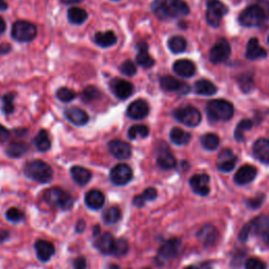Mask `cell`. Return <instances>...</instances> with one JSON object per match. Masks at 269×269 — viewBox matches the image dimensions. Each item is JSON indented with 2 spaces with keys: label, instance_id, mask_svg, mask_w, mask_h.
<instances>
[{
  "label": "cell",
  "instance_id": "obj_47",
  "mask_svg": "<svg viewBox=\"0 0 269 269\" xmlns=\"http://www.w3.org/2000/svg\"><path fill=\"white\" fill-rule=\"evenodd\" d=\"M128 251V244L124 239H118L115 242V249L114 253L117 256H122L126 254Z\"/></svg>",
  "mask_w": 269,
  "mask_h": 269
},
{
  "label": "cell",
  "instance_id": "obj_59",
  "mask_svg": "<svg viewBox=\"0 0 269 269\" xmlns=\"http://www.w3.org/2000/svg\"><path fill=\"white\" fill-rule=\"evenodd\" d=\"M7 232H2V234H0V243L4 242V240L7 238Z\"/></svg>",
  "mask_w": 269,
  "mask_h": 269
},
{
  "label": "cell",
  "instance_id": "obj_19",
  "mask_svg": "<svg viewBox=\"0 0 269 269\" xmlns=\"http://www.w3.org/2000/svg\"><path fill=\"white\" fill-rule=\"evenodd\" d=\"M252 153L255 159L264 164H269V139L260 138L253 143Z\"/></svg>",
  "mask_w": 269,
  "mask_h": 269
},
{
  "label": "cell",
  "instance_id": "obj_46",
  "mask_svg": "<svg viewBox=\"0 0 269 269\" xmlns=\"http://www.w3.org/2000/svg\"><path fill=\"white\" fill-rule=\"evenodd\" d=\"M6 217L10 222L17 223V222L22 221V220L24 219V214L20 210L16 209V207H13V209H10L6 213Z\"/></svg>",
  "mask_w": 269,
  "mask_h": 269
},
{
  "label": "cell",
  "instance_id": "obj_54",
  "mask_svg": "<svg viewBox=\"0 0 269 269\" xmlns=\"http://www.w3.org/2000/svg\"><path fill=\"white\" fill-rule=\"evenodd\" d=\"M262 204V199H256V200H250L249 201V206L250 207H253V209H254V207H258V206H260Z\"/></svg>",
  "mask_w": 269,
  "mask_h": 269
},
{
  "label": "cell",
  "instance_id": "obj_20",
  "mask_svg": "<svg viewBox=\"0 0 269 269\" xmlns=\"http://www.w3.org/2000/svg\"><path fill=\"white\" fill-rule=\"evenodd\" d=\"M173 70L178 76L183 77V78H189L195 74L197 68H195L194 63L191 60L181 59V60H177L174 63Z\"/></svg>",
  "mask_w": 269,
  "mask_h": 269
},
{
  "label": "cell",
  "instance_id": "obj_53",
  "mask_svg": "<svg viewBox=\"0 0 269 269\" xmlns=\"http://www.w3.org/2000/svg\"><path fill=\"white\" fill-rule=\"evenodd\" d=\"M11 51L10 44H0V54H7Z\"/></svg>",
  "mask_w": 269,
  "mask_h": 269
},
{
  "label": "cell",
  "instance_id": "obj_45",
  "mask_svg": "<svg viewBox=\"0 0 269 269\" xmlns=\"http://www.w3.org/2000/svg\"><path fill=\"white\" fill-rule=\"evenodd\" d=\"M100 96V92L98 91L95 87H88L82 92V100L84 102H93L94 100H97V98Z\"/></svg>",
  "mask_w": 269,
  "mask_h": 269
},
{
  "label": "cell",
  "instance_id": "obj_56",
  "mask_svg": "<svg viewBox=\"0 0 269 269\" xmlns=\"http://www.w3.org/2000/svg\"><path fill=\"white\" fill-rule=\"evenodd\" d=\"M61 2L65 5H76L83 2V0H61Z\"/></svg>",
  "mask_w": 269,
  "mask_h": 269
},
{
  "label": "cell",
  "instance_id": "obj_51",
  "mask_svg": "<svg viewBox=\"0 0 269 269\" xmlns=\"http://www.w3.org/2000/svg\"><path fill=\"white\" fill-rule=\"evenodd\" d=\"M74 269H87V261L83 256H79L74 261Z\"/></svg>",
  "mask_w": 269,
  "mask_h": 269
},
{
  "label": "cell",
  "instance_id": "obj_55",
  "mask_svg": "<svg viewBox=\"0 0 269 269\" xmlns=\"http://www.w3.org/2000/svg\"><path fill=\"white\" fill-rule=\"evenodd\" d=\"M6 29H7V23L3 17H0V35L5 33Z\"/></svg>",
  "mask_w": 269,
  "mask_h": 269
},
{
  "label": "cell",
  "instance_id": "obj_29",
  "mask_svg": "<svg viewBox=\"0 0 269 269\" xmlns=\"http://www.w3.org/2000/svg\"><path fill=\"white\" fill-rule=\"evenodd\" d=\"M267 56V52L262 47L256 38H251L246 46V58L249 60L262 59Z\"/></svg>",
  "mask_w": 269,
  "mask_h": 269
},
{
  "label": "cell",
  "instance_id": "obj_16",
  "mask_svg": "<svg viewBox=\"0 0 269 269\" xmlns=\"http://www.w3.org/2000/svg\"><path fill=\"white\" fill-rule=\"evenodd\" d=\"M161 88L166 92H176L179 94H187L189 87L186 83H183L173 76H163L160 79Z\"/></svg>",
  "mask_w": 269,
  "mask_h": 269
},
{
  "label": "cell",
  "instance_id": "obj_62",
  "mask_svg": "<svg viewBox=\"0 0 269 269\" xmlns=\"http://www.w3.org/2000/svg\"><path fill=\"white\" fill-rule=\"evenodd\" d=\"M267 42H268V44H269V36H268V40H267Z\"/></svg>",
  "mask_w": 269,
  "mask_h": 269
},
{
  "label": "cell",
  "instance_id": "obj_11",
  "mask_svg": "<svg viewBox=\"0 0 269 269\" xmlns=\"http://www.w3.org/2000/svg\"><path fill=\"white\" fill-rule=\"evenodd\" d=\"M231 54V47L227 40L221 39L218 41L210 52V60L214 64L222 63L229 58Z\"/></svg>",
  "mask_w": 269,
  "mask_h": 269
},
{
  "label": "cell",
  "instance_id": "obj_30",
  "mask_svg": "<svg viewBox=\"0 0 269 269\" xmlns=\"http://www.w3.org/2000/svg\"><path fill=\"white\" fill-rule=\"evenodd\" d=\"M71 175L73 180H74L80 186L87 185L92 179V173L89 169L84 168L82 166H73L71 168Z\"/></svg>",
  "mask_w": 269,
  "mask_h": 269
},
{
  "label": "cell",
  "instance_id": "obj_60",
  "mask_svg": "<svg viewBox=\"0 0 269 269\" xmlns=\"http://www.w3.org/2000/svg\"><path fill=\"white\" fill-rule=\"evenodd\" d=\"M107 269H121L118 265H115V264H112V265H109L107 267Z\"/></svg>",
  "mask_w": 269,
  "mask_h": 269
},
{
  "label": "cell",
  "instance_id": "obj_3",
  "mask_svg": "<svg viewBox=\"0 0 269 269\" xmlns=\"http://www.w3.org/2000/svg\"><path fill=\"white\" fill-rule=\"evenodd\" d=\"M206 113L209 120L212 122L228 121L232 118L235 108L232 103L223 99H215L207 103Z\"/></svg>",
  "mask_w": 269,
  "mask_h": 269
},
{
  "label": "cell",
  "instance_id": "obj_33",
  "mask_svg": "<svg viewBox=\"0 0 269 269\" xmlns=\"http://www.w3.org/2000/svg\"><path fill=\"white\" fill-rule=\"evenodd\" d=\"M169 137L172 142L176 145H186L190 139H191V134L185 130H183L180 127H174L170 130Z\"/></svg>",
  "mask_w": 269,
  "mask_h": 269
},
{
  "label": "cell",
  "instance_id": "obj_24",
  "mask_svg": "<svg viewBox=\"0 0 269 269\" xmlns=\"http://www.w3.org/2000/svg\"><path fill=\"white\" fill-rule=\"evenodd\" d=\"M64 114H65V117L68 118V120L70 122H72L73 124H75L77 126L85 125L90 120L89 115L85 113L83 109H81L79 107H75V106L66 108Z\"/></svg>",
  "mask_w": 269,
  "mask_h": 269
},
{
  "label": "cell",
  "instance_id": "obj_49",
  "mask_svg": "<svg viewBox=\"0 0 269 269\" xmlns=\"http://www.w3.org/2000/svg\"><path fill=\"white\" fill-rule=\"evenodd\" d=\"M245 268L246 269H267V266L262 260L258 258H250L246 261Z\"/></svg>",
  "mask_w": 269,
  "mask_h": 269
},
{
  "label": "cell",
  "instance_id": "obj_40",
  "mask_svg": "<svg viewBox=\"0 0 269 269\" xmlns=\"http://www.w3.org/2000/svg\"><path fill=\"white\" fill-rule=\"evenodd\" d=\"M149 134H150L149 127L142 124H137V125L131 126L127 132V136L130 140H136L138 137L146 138V137H149Z\"/></svg>",
  "mask_w": 269,
  "mask_h": 269
},
{
  "label": "cell",
  "instance_id": "obj_21",
  "mask_svg": "<svg viewBox=\"0 0 269 269\" xmlns=\"http://www.w3.org/2000/svg\"><path fill=\"white\" fill-rule=\"evenodd\" d=\"M113 93L121 100H125L133 93V85L123 79H116L112 83Z\"/></svg>",
  "mask_w": 269,
  "mask_h": 269
},
{
  "label": "cell",
  "instance_id": "obj_8",
  "mask_svg": "<svg viewBox=\"0 0 269 269\" xmlns=\"http://www.w3.org/2000/svg\"><path fill=\"white\" fill-rule=\"evenodd\" d=\"M174 116L182 124L189 127L198 126L202 120L200 111L193 106L180 107L174 112Z\"/></svg>",
  "mask_w": 269,
  "mask_h": 269
},
{
  "label": "cell",
  "instance_id": "obj_37",
  "mask_svg": "<svg viewBox=\"0 0 269 269\" xmlns=\"http://www.w3.org/2000/svg\"><path fill=\"white\" fill-rule=\"evenodd\" d=\"M68 18L73 24H82L88 18V13L80 8H71L68 11Z\"/></svg>",
  "mask_w": 269,
  "mask_h": 269
},
{
  "label": "cell",
  "instance_id": "obj_22",
  "mask_svg": "<svg viewBox=\"0 0 269 269\" xmlns=\"http://www.w3.org/2000/svg\"><path fill=\"white\" fill-rule=\"evenodd\" d=\"M256 168L252 165L246 164L238 169L235 175V182L238 185H246L252 182L256 177Z\"/></svg>",
  "mask_w": 269,
  "mask_h": 269
},
{
  "label": "cell",
  "instance_id": "obj_44",
  "mask_svg": "<svg viewBox=\"0 0 269 269\" xmlns=\"http://www.w3.org/2000/svg\"><path fill=\"white\" fill-rule=\"evenodd\" d=\"M56 96L60 101L71 102L72 100H74L76 98V93L69 88H60L57 91Z\"/></svg>",
  "mask_w": 269,
  "mask_h": 269
},
{
  "label": "cell",
  "instance_id": "obj_6",
  "mask_svg": "<svg viewBox=\"0 0 269 269\" xmlns=\"http://www.w3.org/2000/svg\"><path fill=\"white\" fill-rule=\"evenodd\" d=\"M11 34L12 37L18 42H30L37 35V29H36V26L32 22L18 20L12 27Z\"/></svg>",
  "mask_w": 269,
  "mask_h": 269
},
{
  "label": "cell",
  "instance_id": "obj_5",
  "mask_svg": "<svg viewBox=\"0 0 269 269\" xmlns=\"http://www.w3.org/2000/svg\"><path fill=\"white\" fill-rule=\"evenodd\" d=\"M43 197L48 205L62 211L71 210L73 207V204H74L71 194L60 187L48 188L44 192Z\"/></svg>",
  "mask_w": 269,
  "mask_h": 269
},
{
  "label": "cell",
  "instance_id": "obj_27",
  "mask_svg": "<svg viewBox=\"0 0 269 269\" xmlns=\"http://www.w3.org/2000/svg\"><path fill=\"white\" fill-rule=\"evenodd\" d=\"M137 63L144 68V69H151L155 64L154 58L149 54V45L144 41H140L138 43V55H137Z\"/></svg>",
  "mask_w": 269,
  "mask_h": 269
},
{
  "label": "cell",
  "instance_id": "obj_36",
  "mask_svg": "<svg viewBox=\"0 0 269 269\" xmlns=\"http://www.w3.org/2000/svg\"><path fill=\"white\" fill-rule=\"evenodd\" d=\"M156 198H157V190L153 187H150V188H146L141 194L136 195V197H134L132 200V203L134 206H137V207H143L146 202L153 201Z\"/></svg>",
  "mask_w": 269,
  "mask_h": 269
},
{
  "label": "cell",
  "instance_id": "obj_50",
  "mask_svg": "<svg viewBox=\"0 0 269 269\" xmlns=\"http://www.w3.org/2000/svg\"><path fill=\"white\" fill-rule=\"evenodd\" d=\"M239 83H240V87L242 89L243 92H249L252 88L253 85V78L252 76H243L240 80H239Z\"/></svg>",
  "mask_w": 269,
  "mask_h": 269
},
{
  "label": "cell",
  "instance_id": "obj_10",
  "mask_svg": "<svg viewBox=\"0 0 269 269\" xmlns=\"http://www.w3.org/2000/svg\"><path fill=\"white\" fill-rule=\"evenodd\" d=\"M109 178L115 185H126L132 179V169L124 163H120L114 166L109 173Z\"/></svg>",
  "mask_w": 269,
  "mask_h": 269
},
{
  "label": "cell",
  "instance_id": "obj_25",
  "mask_svg": "<svg viewBox=\"0 0 269 269\" xmlns=\"http://www.w3.org/2000/svg\"><path fill=\"white\" fill-rule=\"evenodd\" d=\"M198 239L204 246L209 247L217 243L219 239V232L215 226L205 225L198 232Z\"/></svg>",
  "mask_w": 269,
  "mask_h": 269
},
{
  "label": "cell",
  "instance_id": "obj_64",
  "mask_svg": "<svg viewBox=\"0 0 269 269\" xmlns=\"http://www.w3.org/2000/svg\"><path fill=\"white\" fill-rule=\"evenodd\" d=\"M114 2H118V0H114Z\"/></svg>",
  "mask_w": 269,
  "mask_h": 269
},
{
  "label": "cell",
  "instance_id": "obj_1",
  "mask_svg": "<svg viewBox=\"0 0 269 269\" xmlns=\"http://www.w3.org/2000/svg\"><path fill=\"white\" fill-rule=\"evenodd\" d=\"M269 18V2L258 0V4L251 5L242 11L239 21L244 27L255 28L260 27Z\"/></svg>",
  "mask_w": 269,
  "mask_h": 269
},
{
  "label": "cell",
  "instance_id": "obj_32",
  "mask_svg": "<svg viewBox=\"0 0 269 269\" xmlns=\"http://www.w3.org/2000/svg\"><path fill=\"white\" fill-rule=\"evenodd\" d=\"M95 42L101 47L113 46L117 42V36L112 31H107L104 33L98 32L95 35Z\"/></svg>",
  "mask_w": 269,
  "mask_h": 269
},
{
  "label": "cell",
  "instance_id": "obj_23",
  "mask_svg": "<svg viewBox=\"0 0 269 269\" xmlns=\"http://www.w3.org/2000/svg\"><path fill=\"white\" fill-rule=\"evenodd\" d=\"M35 250L37 258L41 262H47L55 253V247L51 242L45 240H38L35 243Z\"/></svg>",
  "mask_w": 269,
  "mask_h": 269
},
{
  "label": "cell",
  "instance_id": "obj_15",
  "mask_svg": "<svg viewBox=\"0 0 269 269\" xmlns=\"http://www.w3.org/2000/svg\"><path fill=\"white\" fill-rule=\"evenodd\" d=\"M157 163L162 169L165 170L173 169L177 164L174 155L170 153L168 146L165 143H162V146H159L158 148Z\"/></svg>",
  "mask_w": 269,
  "mask_h": 269
},
{
  "label": "cell",
  "instance_id": "obj_42",
  "mask_svg": "<svg viewBox=\"0 0 269 269\" xmlns=\"http://www.w3.org/2000/svg\"><path fill=\"white\" fill-rule=\"evenodd\" d=\"M102 218H103L104 223L112 225V224L117 223L119 220L121 219V212H120V210L118 209V207H116V206L109 207V209H107L103 213Z\"/></svg>",
  "mask_w": 269,
  "mask_h": 269
},
{
  "label": "cell",
  "instance_id": "obj_41",
  "mask_svg": "<svg viewBox=\"0 0 269 269\" xmlns=\"http://www.w3.org/2000/svg\"><path fill=\"white\" fill-rule=\"evenodd\" d=\"M252 125L253 123L250 119H244L240 121L235 129V139L238 142L244 141V133H245V131L249 130L252 127Z\"/></svg>",
  "mask_w": 269,
  "mask_h": 269
},
{
  "label": "cell",
  "instance_id": "obj_34",
  "mask_svg": "<svg viewBox=\"0 0 269 269\" xmlns=\"http://www.w3.org/2000/svg\"><path fill=\"white\" fill-rule=\"evenodd\" d=\"M34 143L39 152H47L51 149L50 134L45 130L41 129L34 139Z\"/></svg>",
  "mask_w": 269,
  "mask_h": 269
},
{
  "label": "cell",
  "instance_id": "obj_14",
  "mask_svg": "<svg viewBox=\"0 0 269 269\" xmlns=\"http://www.w3.org/2000/svg\"><path fill=\"white\" fill-rule=\"evenodd\" d=\"M189 184L193 192L195 194L202 195V197H205V195L209 194L211 191L210 177L206 174L193 175L189 180Z\"/></svg>",
  "mask_w": 269,
  "mask_h": 269
},
{
  "label": "cell",
  "instance_id": "obj_61",
  "mask_svg": "<svg viewBox=\"0 0 269 269\" xmlns=\"http://www.w3.org/2000/svg\"><path fill=\"white\" fill-rule=\"evenodd\" d=\"M184 269H198L197 267H194V266H187V267H185Z\"/></svg>",
  "mask_w": 269,
  "mask_h": 269
},
{
  "label": "cell",
  "instance_id": "obj_17",
  "mask_svg": "<svg viewBox=\"0 0 269 269\" xmlns=\"http://www.w3.org/2000/svg\"><path fill=\"white\" fill-rule=\"evenodd\" d=\"M108 150L111 154L119 159V160H126L131 155L130 145L122 140H113L108 143Z\"/></svg>",
  "mask_w": 269,
  "mask_h": 269
},
{
  "label": "cell",
  "instance_id": "obj_43",
  "mask_svg": "<svg viewBox=\"0 0 269 269\" xmlns=\"http://www.w3.org/2000/svg\"><path fill=\"white\" fill-rule=\"evenodd\" d=\"M15 93L6 94L3 98V111L6 115H10L15 111L14 100H15Z\"/></svg>",
  "mask_w": 269,
  "mask_h": 269
},
{
  "label": "cell",
  "instance_id": "obj_63",
  "mask_svg": "<svg viewBox=\"0 0 269 269\" xmlns=\"http://www.w3.org/2000/svg\"><path fill=\"white\" fill-rule=\"evenodd\" d=\"M143 269H151V268H143Z\"/></svg>",
  "mask_w": 269,
  "mask_h": 269
},
{
  "label": "cell",
  "instance_id": "obj_2",
  "mask_svg": "<svg viewBox=\"0 0 269 269\" xmlns=\"http://www.w3.org/2000/svg\"><path fill=\"white\" fill-rule=\"evenodd\" d=\"M154 14L159 18H177L189 14V8L184 0H155L152 5Z\"/></svg>",
  "mask_w": 269,
  "mask_h": 269
},
{
  "label": "cell",
  "instance_id": "obj_52",
  "mask_svg": "<svg viewBox=\"0 0 269 269\" xmlns=\"http://www.w3.org/2000/svg\"><path fill=\"white\" fill-rule=\"evenodd\" d=\"M10 137V131L7 127L0 124V143L7 141Z\"/></svg>",
  "mask_w": 269,
  "mask_h": 269
},
{
  "label": "cell",
  "instance_id": "obj_57",
  "mask_svg": "<svg viewBox=\"0 0 269 269\" xmlns=\"http://www.w3.org/2000/svg\"><path fill=\"white\" fill-rule=\"evenodd\" d=\"M8 9V5L6 0H0V11H6Z\"/></svg>",
  "mask_w": 269,
  "mask_h": 269
},
{
  "label": "cell",
  "instance_id": "obj_58",
  "mask_svg": "<svg viewBox=\"0 0 269 269\" xmlns=\"http://www.w3.org/2000/svg\"><path fill=\"white\" fill-rule=\"evenodd\" d=\"M262 239H263V241L267 244V245L269 246V231H267L265 235L262 236Z\"/></svg>",
  "mask_w": 269,
  "mask_h": 269
},
{
  "label": "cell",
  "instance_id": "obj_12",
  "mask_svg": "<svg viewBox=\"0 0 269 269\" xmlns=\"http://www.w3.org/2000/svg\"><path fill=\"white\" fill-rule=\"evenodd\" d=\"M181 246V241L179 239H172L165 242L158 251L157 261L163 264L169 260L174 259L179 252V248Z\"/></svg>",
  "mask_w": 269,
  "mask_h": 269
},
{
  "label": "cell",
  "instance_id": "obj_48",
  "mask_svg": "<svg viewBox=\"0 0 269 269\" xmlns=\"http://www.w3.org/2000/svg\"><path fill=\"white\" fill-rule=\"evenodd\" d=\"M120 72L125 76H133V75H136L137 68L131 60H126L121 64Z\"/></svg>",
  "mask_w": 269,
  "mask_h": 269
},
{
  "label": "cell",
  "instance_id": "obj_38",
  "mask_svg": "<svg viewBox=\"0 0 269 269\" xmlns=\"http://www.w3.org/2000/svg\"><path fill=\"white\" fill-rule=\"evenodd\" d=\"M187 42L182 36H174L168 40V47L174 54H181L186 50Z\"/></svg>",
  "mask_w": 269,
  "mask_h": 269
},
{
  "label": "cell",
  "instance_id": "obj_18",
  "mask_svg": "<svg viewBox=\"0 0 269 269\" xmlns=\"http://www.w3.org/2000/svg\"><path fill=\"white\" fill-rule=\"evenodd\" d=\"M150 113V106L145 100H134L127 107V116L133 120H142Z\"/></svg>",
  "mask_w": 269,
  "mask_h": 269
},
{
  "label": "cell",
  "instance_id": "obj_26",
  "mask_svg": "<svg viewBox=\"0 0 269 269\" xmlns=\"http://www.w3.org/2000/svg\"><path fill=\"white\" fill-rule=\"evenodd\" d=\"M115 242L116 240L114 239V237L109 232H105V234L97 238L95 246L103 254H112L114 253L115 249Z\"/></svg>",
  "mask_w": 269,
  "mask_h": 269
},
{
  "label": "cell",
  "instance_id": "obj_4",
  "mask_svg": "<svg viewBox=\"0 0 269 269\" xmlns=\"http://www.w3.org/2000/svg\"><path fill=\"white\" fill-rule=\"evenodd\" d=\"M26 176L38 183H48L53 179V169L41 160H34L24 166Z\"/></svg>",
  "mask_w": 269,
  "mask_h": 269
},
{
  "label": "cell",
  "instance_id": "obj_7",
  "mask_svg": "<svg viewBox=\"0 0 269 269\" xmlns=\"http://www.w3.org/2000/svg\"><path fill=\"white\" fill-rule=\"evenodd\" d=\"M267 231H269V217L260 216L243 227L240 234V239L242 241H246L250 235H258L262 237Z\"/></svg>",
  "mask_w": 269,
  "mask_h": 269
},
{
  "label": "cell",
  "instance_id": "obj_35",
  "mask_svg": "<svg viewBox=\"0 0 269 269\" xmlns=\"http://www.w3.org/2000/svg\"><path fill=\"white\" fill-rule=\"evenodd\" d=\"M29 151V145L26 142H12L7 149V155L11 158H19Z\"/></svg>",
  "mask_w": 269,
  "mask_h": 269
},
{
  "label": "cell",
  "instance_id": "obj_31",
  "mask_svg": "<svg viewBox=\"0 0 269 269\" xmlns=\"http://www.w3.org/2000/svg\"><path fill=\"white\" fill-rule=\"evenodd\" d=\"M193 90L195 94L202 96H213L218 92L216 85L206 79H201L195 82L193 85Z\"/></svg>",
  "mask_w": 269,
  "mask_h": 269
},
{
  "label": "cell",
  "instance_id": "obj_13",
  "mask_svg": "<svg viewBox=\"0 0 269 269\" xmlns=\"http://www.w3.org/2000/svg\"><path fill=\"white\" fill-rule=\"evenodd\" d=\"M238 159L231 150H223L218 156L217 167L222 173H229L235 168Z\"/></svg>",
  "mask_w": 269,
  "mask_h": 269
},
{
  "label": "cell",
  "instance_id": "obj_9",
  "mask_svg": "<svg viewBox=\"0 0 269 269\" xmlns=\"http://www.w3.org/2000/svg\"><path fill=\"white\" fill-rule=\"evenodd\" d=\"M228 9L225 5L219 0H212V2L207 6V13L206 19L211 27L218 28L221 23L222 18L227 14Z\"/></svg>",
  "mask_w": 269,
  "mask_h": 269
},
{
  "label": "cell",
  "instance_id": "obj_39",
  "mask_svg": "<svg viewBox=\"0 0 269 269\" xmlns=\"http://www.w3.org/2000/svg\"><path fill=\"white\" fill-rule=\"evenodd\" d=\"M201 144L206 151H216L220 145V138L216 133H205L201 138Z\"/></svg>",
  "mask_w": 269,
  "mask_h": 269
},
{
  "label": "cell",
  "instance_id": "obj_28",
  "mask_svg": "<svg viewBox=\"0 0 269 269\" xmlns=\"http://www.w3.org/2000/svg\"><path fill=\"white\" fill-rule=\"evenodd\" d=\"M104 201H105L104 194L98 189L89 190L84 197L85 204H87L89 209L94 210V211L100 210L104 204Z\"/></svg>",
  "mask_w": 269,
  "mask_h": 269
}]
</instances>
